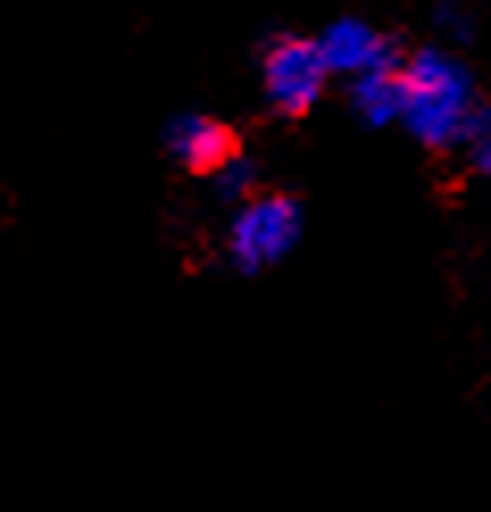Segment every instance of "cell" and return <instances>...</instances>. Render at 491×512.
I'll return each instance as SVG.
<instances>
[{"mask_svg": "<svg viewBox=\"0 0 491 512\" xmlns=\"http://www.w3.org/2000/svg\"><path fill=\"white\" fill-rule=\"evenodd\" d=\"M462 155L479 175H491V109H479L467 138H462Z\"/></svg>", "mask_w": 491, "mask_h": 512, "instance_id": "ba28073f", "label": "cell"}, {"mask_svg": "<svg viewBox=\"0 0 491 512\" xmlns=\"http://www.w3.org/2000/svg\"><path fill=\"white\" fill-rule=\"evenodd\" d=\"M400 84H404V113H400L404 130L429 150L462 146L475 113L483 109L471 71L450 50L425 46L400 63Z\"/></svg>", "mask_w": 491, "mask_h": 512, "instance_id": "6da1fadb", "label": "cell"}, {"mask_svg": "<svg viewBox=\"0 0 491 512\" xmlns=\"http://www.w3.org/2000/svg\"><path fill=\"white\" fill-rule=\"evenodd\" d=\"M317 46H321L329 71L342 75L346 84L358 80V75H367V71L400 63L392 42H387L375 30V25L363 21V17H338V21H329L325 30H321V38H317Z\"/></svg>", "mask_w": 491, "mask_h": 512, "instance_id": "277c9868", "label": "cell"}, {"mask_svg": "<svg viewBox=\"0 0 491 512\" xmlns=\"http://www.w3.org/2000/svg\"><path fill=\"white\" fill-rule=\"evenodd\" d=\"M350 109L367 125H392L404 113V84H400V63L379 67L350 80Z\"/></svg>", "mask_w": 491, "mask_h": 512, "instance_id": "8992f818", "label": "cell"}, {"mask_svg": "<svg viewBox=\"0 0 491 512\" xmlns=\"http://www.w3.org/2000/svg\"><path fill=\"white\" fill-rule=\"evenodd\" d=\"M167 150L179 167H188L196 175H217L229 159L238 155L229 125H221L209 113H179L167 125Z\"/></svg>", "mask_w": 491, "mask_h": 512, "instance_id": "5b68a950", "label": "cell"}, {"mask_svg": "<svg viewBox=\"0 0 491 512\" xmlns=\"http://www.w3.org/2000/svg\"><path fill=\"white\" fill-rule=\"evenodd\" d=\"M333 80V71L321 55L317 38H275L263 50V92L267 105L283 117H304L308 109L325 96V84Z\"/></svg>", "mask_w": 491, "mask_h": 512, "instance_id": "3957f363", "label": "cell"}, {"mask_svg": "<svg viewBox=\"0 0 491 512\" xmlns=\"http://www.w3.org/2000/svg\"><path fill=\"white\" fill-rule=\"evenodd\" d=\"M213 184H217V196L242 204V200L254 196V167H250L242 155H234V159H229V163L213 175Z\"/></svg>", "mask_w": 491, "mask_h": 512, "instance_id": "52a82bcc", "label": "cell"}, {"mask_svg": "<svg viewBox=\"0 0 491 512\" xmlns=\"http://www.w3.org/2000/svg\"><path fill=\"white\" fill-rule=\"evenodd\" d=\"M300 204L292 196H279V192H254L250 200L238 204L234 221H229V234H225V254L229 263L246 275H258L275 263H283L300 242Z\"/></svg>", "mask_w": 491, "mask_h": 512, "instance_id": "7a4b0ae2", "label": "cell"}]
</instances>
